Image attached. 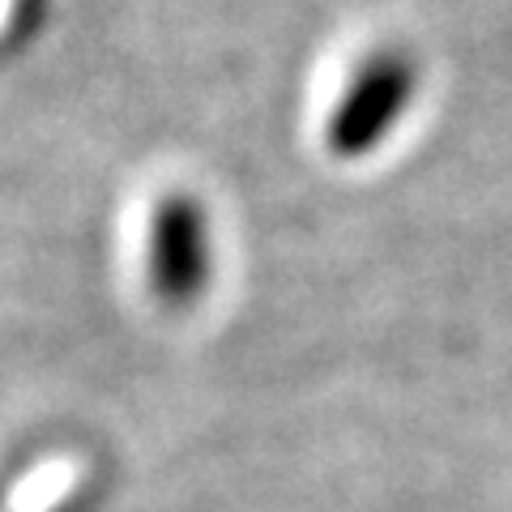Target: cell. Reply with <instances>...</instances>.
Wrapping results in <instances>:
<instances>
[{
  "label": "cell",
  "instance_id": "obj_2",
  "mask_svg": "<svg viewBox=\"0 0 512 512\" xmlns=\"http://www.w3.org/2000/svg\"><path fill=\"white\" fill-rule=\"evenodd\" d=\"M150 291L188 308L210 286V218L188 192H167L150 222Z\"/></svg>",
  "mask_w": 512,
  "mask_h": 512
},
{
  "label": "cell",
  "instance_id": "obj_1",
  "mask_svg": "<svg viewBox=\"0 0 512 512\" xmlns=\"http://www.w3.org/2000/svg\"><path fill=\"white\" fill-rule=\"evenodd\" d=\"M419 73L402 52H376L363 60V69L355 73V82L346 86L342 103L333 107L325 141L333 154L359 158L367 150H376L384 133L402 120V111L414 99Z\"/></svg>",
  "mask_w": 512,
  "mask_h": 512
}]
</instances>
